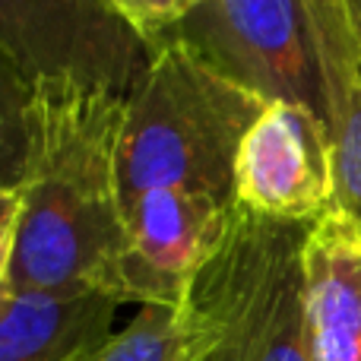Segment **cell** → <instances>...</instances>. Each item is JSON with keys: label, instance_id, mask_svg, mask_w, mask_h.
Masks as SVG:
<instances>
[{"label": "cell", "instance_id": "6da1fadb", "mask_svg": "<svg viewBox=\"0 0 361 361\" xmlns=\"http://www.w3.org/2000/svg\"><path fill=\"white\" fill-rule=\"evenodd\" d=\"M124 114L127 99L118 92L35 82L32 159L16 193L10 267L0 295L82 288L111 295L124 247L118 184Z\"/></svg>", "mask_w": 361, "mask_h": 361}, {"label": "cell", "instance_id": "7a4b0ae2", "mask_svg": "<svg viewBox=\"0 0 361 361\" xmlns=\"http://www.w3.org/2000/svg\"><path fill=\"white\" fill-rule=\"evenodd\" d=\"M152 48L149 70L127 99L121 203L152 190H190L235 206L238 149L267 102L222 80L175 42Z\"/></svg>", "mask_w": 361, "mask_h": 361}, {"label": "cell", "instance_id": "3957f363", "mask_svg": "<svg viewBox=\"0 0 361 361\" xmlns=\"http://www.w3.org/2000/svg\"><path fill=\"white\" fill-rule=\"evenodd\" d=\"M311 222L235 212L222 247L197 273L187 307L209 330L197 361H314L305 311Z\"/></svg>", "mask_w": 361, "mask_h": 361}, {"label": "cell", "instance_id": "277c9868", "mask_svg": "<svg viewBox=\"0 0 361 361\" xmlns=\"http://www.w3.org/2000/svg\"><path fill=\"white\" fill-rule=\"evenodd\" d=\"M156 42H175L238 89L333 121L324 57L305 0H200ZM152 42V44H156Z\"/></svg>", "mask_w": 361, "mask_h": 361}, {"label": "cell", "instance_id": "5b68a950", "mask_svg": "<svg viewBox=\"0 0 361 361\" xmlns=\"http://www.w3.org/2000/svg\"><path fill=\"white\" fill-rule=\"evenodd\" d=\"M0 51L32 82H73L124 99L156 54L108 0H0Z\"/></svg>", "mask_w": 361, "mask_h": 361}, {"label": "cell", "instance_id": "8992f818", "mask_svg": "<svg viewBox=\"0 0 361 361\" xmlns=\"http://www.w3.org/2000/svg\"><path fill=\"white\" fill-rule=\"evenodd\" d=\"M238 206L190 190H152L124 206V247L114 267L118 305L184 307L197 273L212 260Z\"/></svg>", "mask_w": 361, "mask_h": 361}, {"label": "cell", "instance_id": "52a82bcc", "mask_svg": "<svg viewBox=\"0 0 361 361\" xmlns=\"http://www.w3.org/2000/svg\"><path fill=\"white\" fill-rule=\"evenodd\" d=\"M235 206L273 222H317L333 206V133L295 102H273L235 162Z\"/></svg>", "mask_w": 361, "mask_h": 361}, {"label": "cell", "instance_id": "ba28073f", "mask_svg": "<svg viewBox=\"0 0 361 361\" xmlns=\"http://www.w3.org/2000/svg\"><path fill=\"white\" fill-rule=\"evenodd\" d=\"M305 311L314 361H361V225L343 209L307 228Z\"/></svg>", "mask_w": 361, "mask_h": 361}, {"label": "cell", "instance_id": "9c48e42d", "mask_svg": "<svg viewBox=\"0 0 361 361\" xmlns=\"http://www.w3.org/2000/svg\"><path fill=\"white\" fill-rule=\"evenodd\" d=\"M114 311L99 288L0 295V361H89L114 336Z\"/></svg>", "mask_w": 361, "mask_h": 361}, {"label": "cell", "instance_id": "30bf717a", "mask_svg": "<svg viewBox=\"0 0 361 361\" xmlns=\"http://www.w3.org/2000/svg\"><path fill=\"white\" fill-rule=\"evenodd\" d=\"M209 343L206 324L190 307H140L89 361H197Z\"/></svg>", "mask_w": 361, "mask_h": 361}, {"label": "cell", "instance_id": "8fae6325", "mask_svg": "<svg viewBox=\"0 0 361 361\" xmlns=\"http://www.w3.org/2000/svg\"><path fill=\"white\" fill-rule=\"evenodd\" d=\"M35 82L0 51V197H16L29 175Z\"/></svg>", "mask_w": 361, "mask_h": 361}, {"label": "cell", "instance_id": "7c38bea8", "mask_svg": "<svg viewBox=\"0 0 361 361\" xmlns=\"http://www.w3.org/2000/svg\"><path fill=\"white\" fill-rule=\"evenodd\" d=\"M305 6H307V16H311L314 35H317L320 57H324L330 108H333V121H336L352 86L361 76V54H358V44H355V35H352L343 0H305Z\"/></svg>", "mask_w": 361, "mask_h": 361}, {"label": "cell", "instance_id": "4fadbf2b", "mask_svg": "<svg viewBox=\"0 0 361 361\" xmlns=\"http://www.w3.org/2000/svg\"><path fill=\"white\" fill-rule=\"evenodd\" d=\"M333 133V206L361 225V76L352 86Z\"/></svg>", "mask_w": 361, "mask_h": 361}, {"label": "cell", "instance_id": "5bb4252c", "mask_svg": "<svg viewBox=\"0 0 361 361\" xmlns=\"http://www.w3.org/2000/svg\"><path fill=\"white\" fill-rule=\"evenodd\" d=\"M146 42H156L159 35L178 25L200 0H108Z\"/></svg>", "mask_w": 361, "mask_h": 361}, {"label": "cell", "instance_id": "9a60e30c", "mask_svg": "<svg viewBox=\"0 0 361 361\" xmlns=\"http://www.w3.org/2000/svg\"><path fill=\"white\" fill-rule=\"evenodd\" d=\"M10 247H13V222L0 228V288H4L6 267H10Z\"/></svg>", "mask_w": 361, "mask_h": 361}, {"label": "cell", "instance_id": "2e32d148", "mask_svg": "<svg viewBox=\"0 0 361 361\" xmlns=\"http://www.w3.org/2000/svg\"><path fill=\"white\" fill-rule=\"evenodd\" d=\"M343 6H345V16H349L352 35H355L358 54H361V0H343Z\"/></svg>", "mask_w": 361, "mask_h": 361}, {"label": "cell", "instance_id": "e0dca14e", "mask_svg": "<svg viewBox=\"0 0 361 361\" xmlns=\"http://www.w3.org/2000/svg\"><path fill=\"white\" fill-rule=\"evenodd\" d=\"M16 219V197H0V228Z\"/></svg>", "mask_w": 361, "mask_h": 361}]
</instances>
